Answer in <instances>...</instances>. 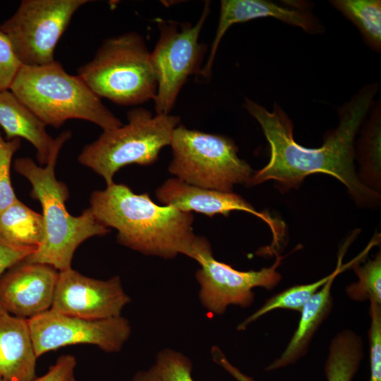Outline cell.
Listing matches in <instances>:
<instances>
[{
	"label": "cell",
	"instance_id": "obj_15",
	"mask_svg": "<svg viewBox=\"0 0 381 381\" xmlns=\"http://www.w3.org/2000/svg\"><path fill=\"white\" fill-rule=\"evenodd\" d=\"M273 17L286 23L301 28L306 32L316 33L322 28L315 17L301 8L283 7L265 0H222L215 37L210 55L200 74L209 77L219 42L227 30L234 24L251 20Z\"/></svg>",
	"mask_w": 381,
	"mask_h": 381
},
{
	"label": "cell",
	"instance_id": "obj_4",
	"mask_svg": "<svg viewBox=\"0 0 381 381\" xmlns=\"http://www.w3.org/2000/svg\"><path fill=\"white\" fill-rule=\"evenodd\" d=\"M9 90L46 126L61 127L78 119L103 131L123 125L77 75L56 61L39 66H22Z\"/></svg>",
	"mask_w": 381,
	"mask_h": 381
},
{
	"label": "cell",
	"instance_id": "obj_16",
	"mask_svg": "<svg viewBox=\"0 0 381 381\" xmlns=\"http://www.w3.org/2000/svg\"><path fill=\"white\" fill-rule=\"evenodd\" d=\"M37 359L28 320L0 311V377L32 381Z\"/></svg>",
	"mask_w": 381,
	"mask_h": 381
},
{
	"label": "cell",
	"instance_id": "obj_3",
	"mask_svg": "<svg viewBox=\"0 0 381 381\" xmlns=\"http://www.w3.org/2000/svg\"><path fill=\"white\" fill-rule=\"evenodd\" d=\"M71 137V132L66 131L55 138L44 167L29 157L18 158L14 162L16 171L26 178L32 186L30 196L41 204L44 226L40 246L24 260L49 265L59 272L71 268L74 253L82 243L109 232L97 220L90 207L76 217L66 210L65 202L69 191L65 183L57 180L55 166L62 146Z\"/></svg>",
	"mask_w": 381,
	"mask_h": 381
},
{
	"label": "cell",
	"instance_id": "obj_9",
	"mask_svg": "<svg viewBox=\"0 0 381 381\" xmlns=\"http://www.w3.org/2000/svg\"><path fill=\"white\" fill-rule=\"evenodd\" d=\"M209 13L210 3L207 2L194 25H159L160 35L150 53V63L157 81L154 99L156 114H169L187 78L200 73L205 47L199 43V36Z\"/></svg>",
	"mask_w": 381,
	"mask_h": 381
},
{
	"label": "cell",
	"instance_id": "obj_18",
	"mask_svg": "<svg viewBox=\"0 0 381 381\" xmlns=\"http://www.w3.org/2000/svg\"><path fill=\"white\" fill-rule=\"evenodd\" d=\"M341 260L342 255H339L334 274L304 305L295 333L282 355L266 368L267 371L293 364L305 354L312 337L332 306L330 291L335 277L344 270Z\"/></svg>",
	"mask_w": 381,
	"mask_h": 381
},
{
	"label": "cell",
	"instance_id": "obj_7",
	"mask_svg": "<svg viewBox=\"0 0 381 381\" xmlns=\"http://www.w3.org/2000/svg\"><path fill=\"white\" fill-rule=\"evenodd\" d=\"M170 146L173 158L169 171L188 184L232 192L235 184H246L253 174L250 166L239 158L234 142L227 137L179 124Z\"/></svg>",
	"mask_w": 381,
	"mask_h": 381
},
{
	"label": "cell",
	"instance_id": "obj_2",
	"mask_svg": "<svg viewBox=\"0 0 381 381\" xmlns=\"http://www.w3.org/2000/svg\"><path fill=\"white\" fill-rule=\"evenodd\" d=\"M90 204L100 224L117 230L120 244L144 255L171 259L183 254L198 261L211 247L205 237L194 234L191 212L159 206L147 193L136 194L123 183L94 191Z\"/></svg>",
	"mask_w": 381,
	"mask_h": 381
},
{
	"label": "cell",
	"instance_id": "obj_13",
	"mask_svg": "<svg viewBox=\"0 0 381 381\" xmlns=\"http://www.w3.org/2000/svg\"><path fill=\"white\" fill-rule=\"evenodd\" d=\"M59 271L54 267L25 260L0 277V305L6 313L33 318L51 309Z\"/></svg>",
	"mask_w": 381,
	"mask_h": 381
},
{
	"label": "cell",
	"instance_id": "obj_29",
	"mask_svg": "<svg viewBox=\"0 0 381 381\" xmlns=\"http://www.w3.org/2000/svg\"><path fill=\"white\" fill-rule=\"evenodd\" d=\"M76 364L74 356L64 354L58 358L44 375L36 377L32 381H75L74 371Z\"/></svg>",
	"mask_w": 381,
	"mask_h": 381
},
{
	"label": "cell",
	"instance_id": "obj_14",
	"mask_svg": "<svg viewBox=\"0 0 381 381\" xmlns=\"http://www.w3.org/2000/svg\"><path fill=\"white\" fill-rule=\"evenodd\" d=\"M156 198L164 205L180 211L195 212L210 217L216 214L228 217L231 211L241 210L257 216L271 228L275 244L281 233L279 224L268 214L259 212L241 195L188 184L177 178L167 179L155 192Z\"/></svg>",
	"mask_w": 381,
	"mask_h": 381
},
{
	"label": "cell",
	"instance_id": "obj_17",
	"mask_svg": "<svg viewBox=\"0 0 381 381\" xmlns=\"http://www.w3.org/2000/svg\"><path fill=\"white\" fill-rule=\"evenodd\" d=\"M0 126L6 140H27L35 148L40 164L47 163L55 138L48 134L46 125L9 90L0 92Z\"/></svg>",
	"mask_w": 381,
	"mask_h": 381
},
{
	"label": "cell",
	"instance_id": "obj_11",
	"mask_svg": "<svg viewBox=\"0 0 381 381\" xmlns=\"http://www.w3.org/2000/svg\"><path fill=\"white\" fill-rule=\"evenodd\" d=\"M283 257L277 255L275 262L259 271L241 272L216 260L212 248L204 251L197 261L200 268L195 273L200 284L199 298L209 312L221 315L230 305L248 307L254 301L253 289L261 286L272 289L281 281L277 271Z\"/></svg>",
	"mask_w": 381,
	"mask_h": 381
},
{
	"label": "cell",
	"instance_id": "obj_19",
	"mask_svg": "<svg viewBox=\"0 0 381 381\" xmlns=\"http://www.w3.org/2000/svg\"><path fill=\"white\" fill-rule=\"evenodd\" d=\"M44 236L42 215L19 200L0 214V242L7 246L35 252Z\"/></svg>",
	"mask_w": 381,
	"mask_h": 381
},
{
	"label": "cell",
	"instance_id": "obj_21",
	"mask_svg": "<svg viewBox=\"0 0 381 381\" xmlns=\"http://www.w3.org/2000/svg\"><path fill=\"white\" fill-rule=\"evenodd\" d=\"M362 357L361 337L349 330L339 333L332 341L325 364L327 381H351Z\"/></svg>",
	"mask_w": 381,
	"mask_h": 381
},
{
	"label": "cell",
	"instance_id": "obj_1",
	"mask_svg": "<svg viewBox=\"0 0 381 381\" xmlns=\"http://www.w3.org/2000/svg\"><path fill=\"white\" fill-rule=\"evenodd\" d=\"M377 89L375 84L365 85L339 109V125L327 135L319 148L304 147L295 141L292 122L277 104L269 111L246 99L244 107L260 125L270 147V159L246 185L274 180L282 190H287L298 188L308 175L325 174L345 185L357 205H380V193L361 182L353 164L355 137L373 106Z\"/></svg>",
	"mask_w": 381,
	"mask_h": 381
},
{
	"label": "cell",
	"instance_id": "obj_20",
	"mask_svg": "<svg viewBox=\"0 0 381 381\" xmlns=\"http://www.w3.org/2000/svg\"><path fill=\"white\" fill-rule=\"evenodd\" d=\"M377 103L372 109L358 143V174L361 182L378 192L381 189V109Z\"/></svg>",
	"mask_w": 381,
	"mask_h": 381
},
{
	"label": "cell",
	"instance_id": "obj_31",
	"mask_svg": "<svg viewBox=\"0 0 381 381\" xmlns=\"http://www.w3.org/2000/svg\"><path fill=\"white\" fill-rule=\"evenodd\" d=\"M0 381H5V380L0 377Z\"/></svg>",
	"mask_w": 381,
	"mask_h": 381
},
{
	"label": "cell",
	"instance_id": "obj_24",
	"mask_svg": "<svg viewBox=\"0 0 381 381\" xmlns=\"http://www.w3.org/2000/svg\"><path fill=\"white\" fill-rule=\"evenodd\" d=\"M334 274L329 275L311 284L292 286L274 296L237 327L239 330L246 327L265 313L277 308L289 309L301 312L304 305Z\"/></svg>",
	"mask_w": 381,
	"mask_h": 381
},
{
	"label": "cell",
	"instance_id": "obj_12",
	"mask_svg": "<svg viewBox=\"0 0 381 381\" xmlns=\"http://www.w3.org/2000/svg\"><path fill=\"white\" fill-rule=\"evenodd\" d=\"M131 298L119 277L100 280L70 268L59 272L50 310L70 316L101 320L121 316Z\"/></svg>",
	"mask_w": 381,
	"mask_h": 381
},
{
	"label": "cell",
	"instance_id": "obj_10",
	"mask_svg": "<svg viewBox=\"0 0 381 381\" xmlns=\"http://www.w3.org/2000/svg\"><path fill=\"white\" fill-rule=\"evenodd\" d=\"M37 357L61 347L90 344L108 353L121 350L128 339L131 327L122 316L90 320L49 310L28 320Z\"/></svg>",
	"mask_w": 381,
	"mask_h": 381
},
{
	"label": "cell",
	"instance_id": "obj_27",
	"mask_svg": "<svg viewBox=\"0 0 381 381\" xmlns=\"http://www.w3.org/2000/svg\"><path fill=\"white\" fill-rule=\"evenodd\" d=\"M371 324L369 330L370 380L381 381V308L370 301Z\"/></svg>",
	"mask_w": 381,
	"mask_h": 381
},
{
	"label": "cell",
	"instance_id": "obj_5",
	"mask_svg": "<svg viewBox=\"0 0 381 381\" xmlns=\"http://www.w3.org/2000/svg\"><path fill=\"white\" fill-rule=\"evenodd\" d=\"M78 75L99 98L121 106L155 99L157 81L150 52L138 33L126 32L106 40Z\"/></svg>",
	"mask_w": 381,
	"mask_h": 381
},
{
	"label": "cell",
	"instance_id": "obj_8",
	"mask_svg": "<svg viewBox=\"0 0 381 381\" xmlns=\"http://www.w3.org/2000/svg\"><path fill=\"white\" fill-rule=\"evenodd\" d=\"M88 0H23L0 28L23 66L55 61L54 50L75 13Z\"/></svg>",
	"mask_w": 381,
	"mask_h": 381
},
{
	"label": "cell",
	"instance_id": "obj_6",
	"mask_svg": "<svg viewBox=\"0 0 381 381\" xmlns=\"http://www.w3.org/2000/svg\"><path fill=\"white\" fill-rule=\"evenodd\" d=\"M128 123L103 131L94 142L86 145L78 162L101 176L107 186L115 174L128 164L147 166L155 163L160 150L170 145L180 118L169 114L153 116L143 107L127 113Z\"/></svg>",
	"mask_w": 381,
	"mask_h": 381
},
{
	"label": "cell",
	"instance_id": "obj_23",
	"mask_svg": "<svg viewBox=\"0 0 381 381\" xmlns=\"http://www.w3.org/2000/svg\"><path fill=\"white\" fill-rule=\"evenodd\" d=\"M191 361L171 349L157 354L155 363L146 370L135 373L132 381H194L191 376Z\"/></svg>",
	"mask_w": 381,
	"mask_h": 381
},
{
	"label": "cell",
	"instance_id": "obj_22",
	"mask_svg": "<svg viewBox=\"0 0 381 381\" xmlns=\"http://www.w3.org/2000/svg\"><path fill=\"white\" fill-rule=\"evenodd\" d=\"M330 2L357 26L372 49L380 51V0H334Z\"/></svg>",
	"mask_w": 381,
	"mask_h": 381
},
{
	"label": "cell",
	"instance_id": "obj_30",
	"mask_svg": "<svg viewBox=\"0 0 381 381\" xmlns=\"http://www.w3.org/2000/svg\"><path fill=\"white\" fill-rule=\"evenodd\" d=\"M35 251L7 246L0 242V277L8 268L21 262ZM4 310L0 305V311Z\"/></svg>",
	"mask_w": 381,
	"mask_h": 381
},
{
	"label": "cell",
	"instance_id": "obj_26",
	"mask_svg": "<svg viewBox=\"0 0 381 381\" xmlns=\"http://www.w3.org/2000/svg\"><path fill=\"white\" fill-rule=\"evenodd\" d=\"M20 138L4 140L0 132V214L18 199L11 185L10 169L13 156L20 147Z\"/></svg>",
	"mask_w": 381,
	"mask_h": 381
},
{
	"label": "cell",
	"instance_id": "obj_25",
	"mask_svg": "<svg viewBox=\"0 0 381 381\" xmlns=\"http://www.w3.org/2000/svg\"><path fill=\"white\" fill-rule=\"evenodd\" d=\"M353 270L358 277L357 283L346 289L349 296L356 301L370 300L381 304V254L377 253L373 260L363 265L353 264Z\"/></svg>",
	"mask_w": 381,
	"mask_h": 381
},
{
	"label": "cell",
	"instance_id": "obj_28",
	"mask_svg": "<svg viewBox=\"0 0 381 381\" xmlns=\"http://www.w3.org/2000/svg\"><path fill=\"white\" fill-rule=\"evenodd\" d=\"M22 64L0 28V92L10 89Z\"/></svg>",
	"mask_w": 381,
	"mask_h": 381
}]
</instances>
